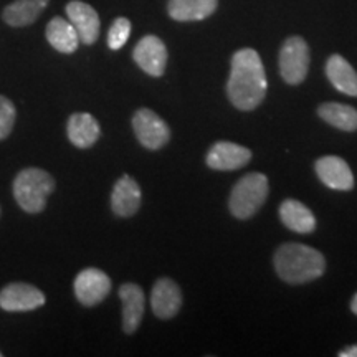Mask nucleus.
Returning <instances> with one entry per match:
<instances>
[{"label": "nucleus", "mask_w": 357, "mask_h": 357, "mask_svg": "<svg viewBox=\"0 0 357 357\" xmlns=\"http://www.w3.org/2000/svg\"><path fill=\"white\" fill-rule=\"evenodd\" d=\"M111 291V280L98 268H86L75 278V294L83 306H96Z\"/></svg>", "instance_id": "nucleus-7"}, {"label": "nucleus", "mask_w": 357, "mask_h": 357, "mask_svg": "<svg viewBox=\"0 0 357 357\" xmlns=\"http://www.w3.org/2000/svg\"><path fill=\"white\" fill-rule=\"evenodd\" d=\"M318 114L321 119L341 131H357V109L341 102H324L319 106Z\"/></svg>", "instance_id": "nucleus-22"}, {"label": "nucleus", "mask_w": 357, "mask_h": 357, "mask_svg": "<svg viewBox=\"0 0 357 357\" xmlns=\"http://www.w3.org/2000/svg\"><path fill=\"white\" fill-rule=\"evenodd\" d=\"M141 187L132 177L123 176L118 178L111 194V208L118 217L128 218L139 211L141 207Z\"/></svg>", "instance_id": "nucleus-14"}, {"label": "nucleus", "mask_w": 357, "mask_h": 357, "mask_svg": "<svg viewBox=\"0 0 357 357\" xmlns=\"http://www.w3.org/2000/svg\"><path fill=\"white\" fill-rule=\"evenodd\" d=\"M66 15L71 25L77 30L79 42L84 45H93L100 37L101 22L98 12L89 3L79 2V0H71L66 3Z\"/></svg>", "instance_id": "nucleus-11"}, {"label": "nucleus", "mask_w": 357, "mask_h": 357, "mask_svg": "<svg viewBox=\"0 0 357 357\" xmlns=\"http://www.w3.org/2000/svg\"><path fill=\"white\" fill-rule=\"evenodd\" d=\"M151 306L158 318H174L182 306V291L176 281L171 278H160L155 281L153 293H151Z\"/></svg>", "instance_id": "nucleus-13"}, {"label": "nucleus", "mask_w": 357, "mask_h": 357, "mask_svg": "<svg viewBox=\"0 0 357 357\" xmlns=\"http://www.w3.org/2000/svg\"><path fill=\"white\" fill-rule=\"evenodd\" d=\"M45 35H47L48 43L60 53L77 52L79 45V37L77 30L71 25V22L63 19V17H55V19L48 22Z\"/></svg>", "instance_id": "nucleus-20"}, {"label": "nucleus", "mask_w": 357, "mask_h": 357, "mask_svg": "<svg viewBox=\"0 0 357 357\" xmlns=\"http://www.w3.org/2000/svg\"><path fill=\"white\" fill-rule=\"evenodd\" d=\"M55 190L52 174L38 167H26L17 174L13 181V197L22 211L29 213L43 212L47 199Z\"/></svg>", "instance_id": "nucleus-3"}, {"label": "nucleus", "mask_w": 357, "mask_h": 357, "mask_svg": "<svg viewBox=\"0 0 357 357\" xmlns=\"http://www.w3.org/2000/svg\"><path fill=\"white\" fill-rule=\"evenodd\" d=\"M119 298L123 301V329L124 333L132 334L141 326L144 316L146 296L139 284L126 283L119 288Z\"/></svg>", "instance_id": "nucleus-15"}, {"label": "nucleus", "mask_w": 357, "mask_h": 357, "mask_svg": "<svg viewBox=\"0 0 357 357\" xmlns=\"http://www.w3.org/2000/svg\"><path fill=\"white\" fill-rule=\"evenodd\" d=\"M132 129L146 149L158 151L171 139V129L154 111L142 108L132 116Z\"/></svg>", "instance_id": "nucleus-6"}, {"label": "nucleus", "mask_w": 357, "mask_h": 357, "mask_svg": "<svg viewBox=\"0 0 357 357\" xmlns=\"http://www.w3.org/2000/svg\"><path fill=\"white\" fill-rule=\"evenodd\" d=\"M339 357H357V344L347 347V349L339 352Z\"/></svg>", "instance_id": "nucleus-25"}, {"label": "nucleus", "mask_w": 357, "mask_h": 357, "mask_svg": "<svg viewBox=\"0 0 357 357\" xmlns=\"http://www.w3.org/2000/svg\"><path fill=\"white\" fill-rule=\"evenodd\" d=\"M15 118L17 111L13 102L6 96H0V141L10 136Z\"/></svg>", "instance_id": "nucleus-24"}, {"label": "nucleus", "mask_w": 357, "mask_h": 357, "mask_svg": "<svg viewBox=\"0 0 357 357\" xmlns=\"http://www.w3.org/2000/svg\"><path fill=\"white\" fill-rule=\"evenodd\" d=\"M66 134L71 144L79 149H88L100 139V123L89 113H75L70 116Z\"/></svg>", "instance_id": "nucleus-16"}, {"label": "nucleus", "mask_w": 357, "mask_h": 357, "mask_svg": "<svg viewBox=\"0 0 357 357\" xmlns=\"http://www.w3.org/2000/svg\"><path fill=\"white\" fill-rule=\"evenodd\" d=\"M50 0H15L3 8V20L10 26L32 25Z\"/></svg>", "instance_id": "nucleus-21"}, {"label": "nucleus", "mask_w": 357, "mask_h": 357, "mask_svg": "<svg viewBox=\"0 0 357 357\" xmlns=\"http://www.w3.org/2000/svg\"><path fill=\"white\" fill-rule=\"evenodd\" d=\"M132 58L144 73L151 77H162L167 65V48L155 35H147L134 47Z\"/></svg>", "instance_id": "nucleus-8"}, {"label": "nucleus", "mask_w": 357, "mask_h": 357, "mask_svg": "<svg viewBox=\"0 0 357 357\" xmlns=\"http://www.w3.org/2000/svg\"><path fill=\"white\" fill-rule=\"evenodd\" d=\"M252 159V151L235 142L220 141L215 142L207 153L205 162L215 171H236L247 166Z\"/></svg>", "instance_id": "nucleus-10"}, {"label": "nucleus", "mask_w": 357, "mask_h": 357, "mask_svg": "<svg viewBox=\"0 0 357 357\" xmlns=\"http://www.w3.org/2000/svg\"><path fill=\"white\" fill-rule=\"evenodd\" d=\"M280 218L284 227L296 234H311L316 229V218L305 204L294 199L284 200L280 205Z\"/></svg>", "instance_id": "nucleus-19"}, {"label": "nucleus", "mask_w": 357, "mask_h": 357, "mask_svg": "<svg viewBox=\"0 0 357 357\" xmlns=\"http://www.w3.org/2000/svg\"><path fill=\"white\" fill-rule=\"evenodd\" d=\"M129 35H131V22L124 17H119L113 22L108 32V47L111 50H119L126 45Z\"/></svg>", "instance_id": "nucleus-23"}, {"label": "nucleus", "mask_w": 357, "mask_h": 357, "mask_svg": "<svg viewBox=\"0 0 357 357\" xmlns=\"http://www.w3.org/2000/svg\"><path fill=\"white\" fill-rule=\"evenodd\" d=\"M265 66L253 48L238 50L231 58V71L227 83V95L231 105L242 111H252L261 105L266 95Z\"/></svg>", "instance_id": "nucleus-1"}, {"label": "nucleus", "mask_w": 357, "mask_h": 357, "mask_svg": "<svg viewBox=\"0 0 357 357\" xmlns=\"http://www.w3.org/2000/svg\"><path fill=\"white\" fill-rule=\"evenodd\" d=\"M0 356H2V354H0Z\"/></svg>", "instance_id": "nucleus-27"}, {"label": "nucleus", "mask_w": 357, "mask_h": 357, "mask_svg": "<svg viewBox=\"0 0 357 357\" xmlns=\"http://www.w3.org/2000/svg\"><path fill=\"white\" fill-rule=\"evenodd\" d=\"M45 305V294L29 283H10L0 291V307L3 311H33Z\"/></svg>", "instance_id": "nucleus-9"}, {"label": "nucleus", "mask_w": 357, "mask_h": 357, "mask_svg": "<svg viewBox=\"0 0 357 357\" xmlns=\"http://www.w3.org/2000/svg\"><path fill=\"white\" fill-rule=\"evenodd\" d=\"M218 0H169L167 12L177 22H197L217 10Z\"/></svg>", "instance_id": "nucleus-18"}, {"label": "nucleus", "mask_w": 357, "mask_h": 357, "mask_svg": "<svg viewBox=\"0 0 357 357\" xmlns=\"http://www.w3.org/2000/svg\"><path fill=\"white\" fill-rule=\"evenodd\" d=\"M310 68V48L301 37H289L280 50V73L288 84L305 82Z\"/></svg>", "instance_id": "nucleus-5"}, {"label": "nucleus", "mask_w": 357, "mask_h": 357, "mask_svg": "<svg viewBox=\"0 0 357 357\" xmlns=\"http://www.w3.org/2000/svg\"><path fill=\"white\" fill-rule=\"evenodd\" d=\"M268 197V178L265 174H247L236 182L231 190L229 205L236 218L247 220L260 211Z\"/></svg>", "instance_id": "nucleus-4"}, {"label": "nucleus", "mask_w": 357, "mask_h": 357, "mask_svg": "<svg viewBox=\"0 0 357 357\" xmlns=\"http://www.w3.org/2000/svg\"><path fill=\"white\" fill-rule=\"evenodd\" d=\"M351 311L354 312V314H357V294L352 298V301H351Z\"/></svg>", "instance_id": "nucleus-26"}, {"label": "nucleus", "mask_w": 357, "mask_h": 357, "mask_svg": "<svg viewBox=\"0 0 357 357\" xmlns=\"http://www.w3.org/2000/svg\"><path fill=\"white\" fill-rule=\"evenodd\" d=\"M326 75L337 91L347 96H357V73L346 58L341 55L329 56L326 63Z\"/></svg>", "instance_id": "nucleus-17"}, {"label": "nucleus", "mask_w": 357, "mask_h": 357, "mask_svg": "<svg viewBox=\"0 0 357 357\" xmlns=\"http://www.w3.org/2000/svg\"><path fill=\"white\" fill-rule=\"evenodd\" d=\"M316 174L324 185L333 190H351L354 187V176L344 159L337 155H324L316 160Z\"/></svg>", "instance_id": "nucleus-12"}, {"label": "nucleus", "mask_w": 357, "mask_h": 357, "mask_svg": "<svg viewBox=\"0 0 357 357\" xmlns=\"http://www.w3.org/2000/svg\"><path fill=\"white\" fill-rule=\"evenodd\" d=\"M275 270L289 284H303L323 276L324 257L303 243H284L275 253Z\"/></svg>", "instance_id": "nucleus-2"}]
</instances>
